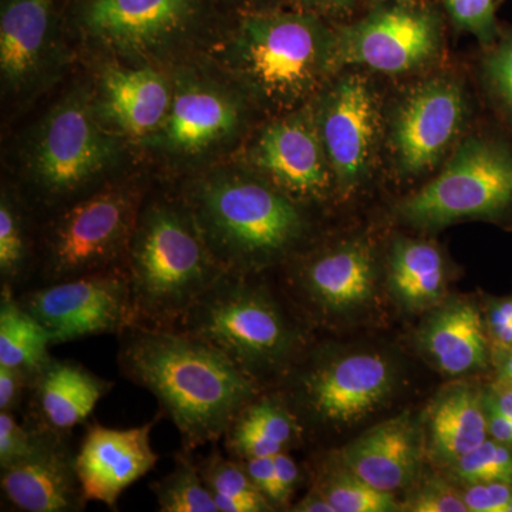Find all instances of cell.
I'll use <instances>...</instances> for the list:
<instances>
[{"mask_svg": "<svg viewBox=\"0 0 512 512\" xmlns=\"http://www.w3.org/2000/svg\"><path fill=\"white\" fill-rule=\"evenodd\" d=\"M117 362L126 379L156 397L188 453L220 443L262 393L224 353L178 329L131 326L120 335Z\"/></svg>", "mask_w": 512, "mask_h": 512, "instance_id": "obj_1", "label": "cell"}, {"mask_svg": "<svg viewBox=\"0 0 512 512\" xmlns=\"http://www.w3.org/2000/svg\"><path fill=\"white\" fill-rule=\"evenodd\" d=\"M328 20L282 6L235 13L221 62L266 109H299L322 92L336 67V33Z\"/></svg>", "mask_w": 512, "mask_h": 512, "instance_id": "obj_2", "label": "cell"}, {"mask_svg": "<svg viewBox=\"0 0 512 512\" xmlns=\"http://www.w3.org/2000/svg\"><path fill=\"white\" fill-rule=\"evenodd\" d=\"M181 198L212 255L234 274H258L284 261L308 234L299 202L254 171H214Z\"/></svg>", "mask_w": 512, "mask_h": 512, "instance_id": "obj_3", "label": "cell"}, {"mask_svg": "<svg viewBox=\"0 0 512 512\" xmlns=\"http://www.w3.org/2000/svg\"><path fill=\"white\" fill-rule=\"evenodd\" d=\"M124 268L136 326L158 329H174L227 272L183 198L143 204Z\"/></svg>", "mask_w": 512, "mask_h": 512, "instance_id": "obj_4", "label": "cell"}, {"mask_svg": "<svg viewBox=\"0 0 512 512\" xmlns=\"http://www.w3.org/2000/svg\"><path fill=\"white\" fill-rule=\"evenodd\" d=\"M251 274L225 272L174 329L204 340L262 387L284 375L302 346L296 325Z\"/></svg>", "mask_w": 512, "mask_h": 512, "instance_id": "obj_5", "label": "cell"}, {"mask_svg": "<svg viewBox=\"0 0 512 512\" xmlns=\"http://www.w3.org/2000/svg\"><path fill=\"white\" fill-rule=\"evenodd\" d=\"M121 138L100 120L92 90L67 93L36 124L26 147V177L37 201L60 210L99 188L120 161Z\"/></svg>", "mask_w": 512, "mask_h": 512, "instance_id": "obj_6", "label": "cell"}, {"mask_svg": "<svg viewBox=\"0 0 512 512\" xmlns=\"http://www.w3.org/2000/svg\"><path fill=\"white\" fill-rule=\"evenodd\" d=\"M412 227H446L461 220L512 225V137L481 131L461 141L430 183L397 205Z\"/></svg>", "mask_w": 512, "mask_h": 512, "instance_id": "obj_7", "label": "cell"}, {"mask_svg": "<svg viewBox=\"0 0 512 512\" xmlns=\"http://www.w3.org/2000/svg\"><path fill=\"white\" fill-rule=\"evenodd\" d=\"M143 204L140 185L121 181L57 210L46 228L36 286L124 268Z\"/></svg>", "mask_w": 512, "mask_h": 512, "instance_id": "obj_8", "label": "cell"}, {"mask_svg": "<svg viewBox=\"0 0 512 512\" xmlns=\"http://www.w3.org/2000/svg\"><path fill=\"white\" fill-rule=\"evenodd\" d=\"M335 33L336 67L399 76L424 69L440 55L443 16L427 0H379Z\"/></svg>", "mask_w": 512, "mask_h": 512, "instance_id": "obj_9", "label": "cell"}, {"mask_svg": "<svg viewBox=\"0 0 512 512\" xmlns=\"http://www.w3.org/2000/svg\"><path fill=\"white\" fill-rule=\"evenodd\" d=\"M67 22L111 52L150 57L178 46L204 28L218 0H67Z\"/></svg>", "mask_w": 512, "mask_h": 512, "instance_id": "obj_10", "label": "cell"}, {"mask_svg": "<svg viewBox=\"0 0 512 512\" xmlns=\"http://www.w3.org/2000/svg\"><path fill=\"white\" fill-rule=\"evenodd\" d=\"M16 299L49 330L53 346L92 336H120L136 326L126 268L33 286L16 293Z\"/></svg>", "mask_w": 512, "mask_h": 512, "instance_id": "obj_11", "label": "cell"}, {"mask_svg": "<svg viewBox=\"0 0 512 512\" xmlns=\"http://www.w3.org/2000/svg\"><path fill=\"white\" fill-rule=\"evenodd\" d=\"M467 116V93L454 77H430L410 87L397 100L387 133L397 174L419 178L443 163Z\"/></svg>", "mask_w": 512, "mask_h": 512, "instance_id": "obj_12", "label": "cell"}, {"mask_svg": "<svg viewBox=\"0 0 512 512\" xmlns=\"http://www.w3.org/2000/svg\"><path fill=\"white\" fill-rule=\"evenodd\" d=\"M394 382L392 365L377 353L322 357L296 376L293 403L313 424L348 426L382 406Z\"/></svg>", "mask_w": 512, "mask_h": 512, "instance_id": "obj_13", "label": "cell"}, {"mask_svg": "<svg viewBox=\"0 0 512 512\" xmlns=\"http://www.w3.org/2000/svg\"><path fill=\"white\" fill-rule=\"evenodd\" d=\"M244 121V103L234 90L194 70H183L173 80L167 117L143 144L165 156L190 160L227 146Z\"/></svg>", "mask_w": 512, "mask_h": 512, "instance_id": "obj_14", "label": "cell"}, {"mask_svg": "<svg viewBox=\"0 0 512 512\" xmlns=\"http://www.w3.org/2000/svg\"><path fill=\"white\" fill-rule=\"evenodd\" d=\"M335 185L352 191L369 177L380 134L377 93L365 74L346 73L313 103Z\"/></svg>", "mask_w": 512, "mask_h": 512, "instance_id": "obj_15", "label": "cell"}, {"mask_svg": "<svg viewBox=\"0 0 512 512\" xmlns=\"http://www.w3.org/2000/svg\"><path fill=\"white\" fill-rule=\"evenodd\" d=\"M248 163L298 202L320 200L335 185L311 103L266 124L248 148Z\"/></svg>", "mask_w": 512, "mask_h": 512, "instance_id": "obj_16", "label": "cell"}, {"mask_svg": "<svg viewBox=\"0 0 512 512\" xmlns=\"http://www.w3.org/2000/svg\"><path fill=\"white\" fill-rule=\"evenodd\" d=\"M64 0H2L0 76L3 93L29 99L55 76Z\"/></svg>", "mask_w": 512, "mask_h": 512, "instance_id": "obj_17", "label": "cell"}, {"mask_svg": "<svg viewBox=\"0 0 512 512\" xmlns=\"http://www.w3.org/2000/svg\"><path fill=\"white\" fill-rule=\"evenodd\" d=\"M157 420L131 429H111L100 423L87 427L76 471L86 503L94 501L117 510L121 495L147 476L158 461L151 446V430Z\"/></svg>", "mask_w": 512, "mask_h": 512, "instance_id": "obj_18", "label": "cell"}, {"mask_svg": "<svg viewBox=\"0 0 512 512\" xmlns=\"http://www.w3.org/2000/svg\"><path fill=\"white\" fill-rule=\"evenodd\" d=\"M93 94L104 126L121 137L143 143L167 117L173 100V80L151 66L107 64Z\"/></svg>", "mask_w": 512, "mask_h": 512, "instance_id": "obj_19", "label": "cell"}, {"mask_svg": "<svg viewBox=\"0 0 512 512\" xmlns=\"http://www.w3.org/2000/svg\"><path fill=\"white\" fill-rule=\"evenodd\" d=\"M66 437L53 433L32 456L0 468V488L10 507L23 512L84 510L76 454Z\"/></svg>", "mask_w": 512, "mask_h": 512, "instance_id": "obj_20", "label": "cell"}, {"mask_svg": "<svg viewBox=\"0 0 512 512\" xmlns=\"http://www.w3.org/2000/svg\"><path fill=\"white\" fill-rule=\"evenodd\" d=\"M423 457V436L409 413L384 420L343 447L338 467L377 490L397 493L413 483Z\"/></svg>", "mask_w": 512, "mask_h": 512, "instance_id": "obj_21", "label": "cell"}, {"mask_svg": "<svg viewBox=\"0 0 512 512\" xmlns=\"http://www.w3.org/2000/svg\"><path fill=\"white\" fill-rule=\"evenodd\" d=\"M375 261L363 242H346L311 255L295 272V284L313 311L339 315L369 301Z\"/></svg>", "mask_w": 512, "mask_h": 512, "instance_id": "obj_22", "label": "cell"}, {"mask_svg": "<svg viewBox=\"0 0 512 512\" xmlns=\"http://www.w3.org/2000/svg\"><path fill=\"white\" fill-rule=\"evenodd\" d=\"M114 382L94 375L73 362L52 357L33 377L29 392L30 416L25 420L62 436L89 419Z\"/></svg>", "mask_w": 512, "mask_h": 512, "instance_id": "obj_23", "label": "cell"}, {"mask_svg": "<svg viewBox=\"0 0 512 512\" xmlns=\"http://www.w3.org/2000/svg\"><path fill=\"white\" fill-rule=\"evenodd\" d=\"M419 340L431 362L447 376L481 372L493 360L484 311L474 302L444 303L426 320Z\"/></svg>", "mask_w": 512, "mask_h": 512, "instance_id": "obj_24", "label": "cell"}, {"mask_svg": "<svg viewBox=\"0 0 512 512\" xmlns=\"http://www.w3.org/2000/svg\"><path fill=\"white\" fill-rule=\"evenodd\" d=\"M487 439L483 389L456 384L443 390L431 404L427 448L436 463L451 466Z\"/></svg>", "mask_w": 512, "mask_h": 512, "instance_id": "obj_25", "label": "cell"}, {"mask_svg": "<svg viewBox=\"0 0 512 512\" xmlns=\"http://www.w3.org/2000/svg\"><path fill=\"white\" fill-rule=\"evenodd\" d=\"M301 434V421L285 399L259 394L235 417L222 440L229 456L245 460L284 453Z\"/></svg>", "mask_w": 512, "mask_h": 512, "instance_id": "obj_26", "label": "cell"}, {"mask_svg": "<svg viewBox=\"0 0 512 512\" xmlns=\"http://www.w3.org/2000/svg\"><path fill=\"white\" fill-rule=\"evenodd\" d=\"M389 282L406 308H431L446 288L443 254L429 241L397 239L390 251Z\"/></svg>", "mask_w": 512, "mask_h": 512, "instance_id": "obj_27", "label": "cell"}, {"mask_svg": "<svg viewBox=\"0 0 512 512\" xmlns=\"http://www.w3.org/2000/svg\"><path fill=\"white\" fill-rule=\"evenodd\" d=\"M53 338L45 326L19 305L16 293L2 286L0 295V366L37 375L52 359Z\"/></svg>", "mask_w": 512, "mask_h": 512, "instance_id": "obj_28", "label": "cell"}, {"mask_svg": "<svg viewBox=\"0 0 512 512\" xmlns=\"http://www.w3.org/2000/svg\"><path fill=\"white\" fill-rule=\"evenodd\" d=\"M202 480L220 512H266L275 507L252 483L241 460L222 456L217 444L208 456L198 458Z\"/></svg>", "mask_w": 512, "mask_h": 512, "instance_id": "obj_29", "label": "cell"}, {"mask_svg": "<svg viewBox=\"0 0 512 512\" xmlns=\"http://www.w3.org/2000/svg\"><path fill=\"white\" fill-rule=\"evenodd\" d=\"M28 229L18 198L9 190L0 197V282L18 293L32 271Z\"/></svg>", "mask_w": 512, "mask_h": 512, "instance_id": "obj_30", "label": "cell"}, {"mask_svg": "<svg viewBox=\"0 0 512 512\" xmlns=\"http://www.w3.org/2000/svg\"><path fill=\"white\" fill-rule=\"evenodd\" d=\"M161 512H220L191 453L175 454L174 468L150 485Z\"/></svg>", "mask_w": 512, "mask_h": 512, "instance_id": "obj_31", "label": "cell"}, {"mask_svg": "<svg viewBox=\"0 0 512 512\" xmlns=\"http://www.w3.org/2000/svg\"><path fill=\"white\" fill-rule=\"evenodd\" d=\"M320 493L328 498L335 512H393L399 511L394 494L377 490L362 478L345 468L326 471L315 484Z\"/></svg>", "mask_w": 512, "mask_h": 512, "instance_id": "obj_32", "label": "cell"}, {"mask_svg": "<svg viewBox=\"0 0 512 512\" xmlns=\"http://www.w3.org/2000/svg\"><path fill=\"white\" fill-rule=\"evenodd\" d=\"M485 49L481 62L485 96L501 127L512 137V26H501L500 35Z\"/></svg>", "mask_w": 512, "mask_h": 512, "instance_id": "obj_33", "label": "cell"}, {"mask_svg": "<svg viewBox=\"0 0 512 512\" xmlns=\"http://www.w3.org/2000/svg\"><path fill=\"white\" fill-rule=\"evenodd\" d=\"M448 467L458 483L464 485L488 481L512 483V447L488 437Z\"/></svg>", "mask_w": 512, "mask_h": 512, "instance_id": "obj_34", "label": "cell"}, {"mask_svg": "<svg viewBox=\"0 0 512 512\" xmlns=\"http://www.w3.org/2000/svg\"><path fill=\"white\" fill-rule=\"evenodd\" d=\"M52 434L28 420L20 423L16 413L0 412V468L32 456Z\"/></svg>", "mask_w": 512, "mask_h": 512, "instance_id": "obj_35", "label": "cell"}, {"mask_svg": "<svg viewBox=\"0 0 512 512\" xmlns=\"http://www.w3.org/2000/svg\"><path fill=\"white\" fill-rule=\"evenodd\" d=\"M454 25L471 33L487 47L500 35L498 0H440Z\"/></svg>", "mask_w": 512, "mask_h": 512, "instance_id": "obj_36", "label": "cell"}, {"mask_svg": "<svg viewBox=\"0 0 512 512\" xmlns=\"http://www.w3.org/2000/svg\"><path fill=\"white\" fill-rule=\"evenodd\" d=\"M413 512H468L463 494L453 484L440 478L426 481L414 491L406 504Z\"/></svg>", "mask_w": 512, "mask_h": 512, "instance_id": "obj_37", "label": "cell"}, {"mask_svg": "<svg viewBox=\"0 0 512 512\" xmlns=\"http://www.w3.org/2000/svg\"><path fill=\"white\" fill-rule=\"evenodd\" d=\"M463 494L468 512H507L512 498V483L488 481L466 484Z\"/></svg>", "mask_w": 512, "mask_h": 512, "instance_id": "obj_38", "label": "cell"}, {"mask_svg": "<svg viewBox=\"0 0 512 512\" xmlns=\"http://www.w3.org/2000/svg\"><path fill=\"white\" fill-rule=\"evenodd\" d=\"M484 316L491 352L512 349V295L490 299Z\"/></svg>", "mask_w": 512, "mask_h": 512, "instance_id": "obj_39", "label": "cell"}, {"mask_svg": "<svg viewBox=\"0 0 512 512\" xmlns=\"http://www.w3.org/2000/svg\"><path fill=\"white\" fill-rule=\"evenodd\" d=\"M33 377L23 370L0 366V412H19L28 399Z\"/></svg>", "mask_w": 512, "mask_h": 512, "instance_id": "obj_40", "label": "cell"}, {"mask_svg": "<svg viewBox=\"0 0 512 512\" xmlns=\"http://www.w3.org/2000/svg\"><path fill=\"white\" fill-rule=\"evenodd\" d=\"M275 508L285 507L301 484L302 473L298 463L286 451L275 456Z\"/></svg>", "mask_w": 512, "mask_h": 512, "instance_id": "obj_41", "label": "cell"}, {"mask_svg": "<svg viewBox=\"0 0 512 512\" xmlns=\"http://www.w3.org/2000/svg\"><path fill=\"white\" fill-rule=\"evenodd\" d=\"M241 461L252 483H254L255 487L258 488L275 507V456L245 458V460Z\"/></svg>", "mask_w": 512, "mask_h": 512, "instance_id": "obj_42", "label": "cell"}, {"mask_svg": "<svg viewBox=\"0 0 512 512\" xmlns=\"http://www.w3.org/2000/svg\"><path fill=\"white\" fill-rule=\"evenodd\" d=\"M292 8L318 15L326 20H342L356 12L363 0H291Z\"/></svg>", "mask_w": 512, "mask_h": 512, "instance_id": "obj_43", "label": "cell"}, {"mask_svg": "<svg viewBox=\"0 0 512 512\" xmlns=\"http://www.w3.org/2000/svg\"><path fill=\"white\" fill-rule=\"evenodd\" d=\"M484 393V389H483ZM485 416H487L488 437L505 446L512 447V420L504 416L484 394Z\"/></svg>", "mask_w": 512, "mask_h": 512, "instance_id": "obj_44", "label": "cell"}, {"mask_svg": "<svg viewBox=\"0 0 512 512\" xmlns=\"http://www.w3.org/2000/svg\"><path fill=\"white\" fill-rule=\"evenodd\" d=\"M484 394L504 416L512 420V383L508 380L497 379L484 387Z\"/></svg>", "mask_w": 512, "mask_h": 512, "instance_id": "obj_45", "label": "cell"}, {"mask_svg": "<svg viewBox=\"0 0 512 512\" xmlns=\"http://www.w3.org/2000/svg\"><path fill=\"white\" fill-rule=\"evenodd\" d=\"M289 510L295 512H335V508L330 505L328 498L320 493L316 487H313L298 503L293 504Z\"/></svg>", "mask_w": 512, "mask_h": 512, "instance_id": "obj_46", "label": "cell"}, {"mask_svg": "<svg viewBox=\"0 0 512 512\" xmlns=\"http://www.w3.org/2000/svg\"><path fill=\"white\" fill-rule=\"evenodd\" d=\"M491 367L494 369V377L512 383V349L495 350Z\"/></svg>", "mask_w": 512, "mask_h": 512, "instance_id": "obj_47", "label": "cell"}, {"mask_svg": "<svg viewBox=\"0 0 512 512\" xmlns=\"http://www.w3.org/2000/svg\"><path fill=\"white\" fill-rule=\"evenodd\" d=\"M220 5L229 6L235 13L247 12V10H259L278 8L282 0H218Z\"/></svg>", "mask_w": 512, "mask_h": 512, "instance_id": "obj_48", "label": "cell"}, {"mask_svg": "<svg viewBox=\"0 0 512 512\" xmlns=\"http://www.w3.org/2000/svg\"><path fill=\"white\" fill-rule=\"evenodd\" d=\"M507 512H512V498L510 504H508Z\"/></svg>", "mask_w": 512, "mask_h": 512, "instance_id": "obj_49", "label": "cell"}, {"mask_svg": "<svg viewBox=\"0 0 512 512\" xmlns=\"http://www.w3.org/2000/svg\"><path fill=\"white\" fill-rule=\"evenodd\" d=\"M367 2L373 3V2H379V0H367Z\"/></svg>", "mask_w": 512, "mask_h": 512, "instance_id": "obj_50", "label": "cell"}]
</instances>
